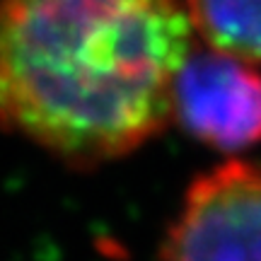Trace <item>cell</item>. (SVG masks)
<instances>
[{
  "label": "cell",
  "instance_id": "cell-1",
  "mask_svg": "<svg viewBox=\"0 0 261 261\" xmlns=\"http://www.w3.org/2000/svg\"><path fill=\"white\" fill-rule=\"evenodd\" d=\"M196 46L187 0H0V123L73 165L172 123Z\"/></svg>",
  "mask_w": 261,
  "mask_h": 261
},
{
  "label": "cell",
  "instance_id": "cell-2",
  "mask_svg": "<svg viewBox=\"0 0 261 261\" xmlns=\"http://www.w3.org/2000/svg\"><path fill=\"white\" fill-rule=\"evenodd\" d=\"M160 261H261V165L230 158L189 184Z\"/></svg>",
  "mask_w": 261,
  "mask_h": 261
},
{
  "label": "cell",
  "instance_id": "cell-3",
  "mask_svg": "<svg viewBox=\"0 0 261 261\" xmlns=\"http://www.w3.org/2000/svg\"><path fill=\"white\" fill-rule=\"evenodd\" d=\"M172 121L223 155L261 143V73L254 63L194 46L172 94Z\"/></svg>",
  "mask_w": 261,
  "mask_h": 261
},
{
  "label": "cell",
  "instance_id": "cell-4",
  "mask_svg": "<svg viewBox=\"0 0 261 261\" xmlns=\"http://www.w3.org/2000/svg\"><path fill=\"white\" fill-rule=\"evenodd\" d=\"M187 10L203 46L261 63V0H187Z\"/></svg>",
  "mask_w": 261,
  "mask_h": 261
}]
</instances>
